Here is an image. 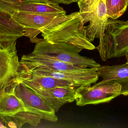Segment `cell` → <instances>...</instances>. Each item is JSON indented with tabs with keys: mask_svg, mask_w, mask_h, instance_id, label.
<instances>
[{
	"mask_svg": "<svg viewBox=\"0 0 128 128\" xmlns=\"http://www.w3.org/2000/svg\"><path fill=\"white\" fill-rule=\"evenodd\" d=\"M86 24L80 12L58 17L40 29L45 41L66 50L79 53L95 46L86 36Z\"/></svg>",
	"mask_w": 128,
	"mask_h": 128,
	"instance_id": "1",
	"label": "cell"
},
{
	"mask_svg": "<svg viewBox=\"0 0 128 128\" xmlns=\"http://www.w3.org/2000/svg\"><path fill=\"white\" fill-rule=\"evenodd\" d=\"M16 38H0V95L12 86L20 64Z\"/></svg>",
	"mask_w": 128,
	"mask_h": 128,
	"instance_id": "2",
	"label": "cell"
},
{
	"mask_svg": "<svg viewBox=\"0 0 128 128\" xmlns=\"http://www.w3.org/2000/svg\"><path fill=\"white\" fill-rule=\"evenodd\" d=\"M104 44L107 59L125 56L128 51V20L124 21L108 19Z\"/></svg>",
	"mask_w": 128,
	"mask_h": 128,
	"instance_id": "3",
	"label": "cell"
},
{
	"mask_svg": "<svg viewBox=\"0 0 128 128\" xmlns=\"http://www.w3.org/2000/svg\"><path fill=\"white\" fill-rule=\"evenodd\" d=\"M80 14L85 23L90 22L88 26H85L86 38L90 42L93 41L96 38L100 39V44L97 48L102 60L106 61L107 58L104 37L106 24L109 19L107 13L106 0H97L93 11Z\"/></svg>",
	"mask_w": 128,
	"mask_h": 128,
	"instance_id": "4",
	"label": "cell"
},
{
	"mask_svg": "<svg viewBox=\"0 0 128 128\" xmlns=\"http://www.w3.org/2000/svg\"><path fill=\"white\" fill-rule=\"evenodd\" d=\"M122 85L116 82L79 86L76 89V104L84 106L107 103L120 95Z\"/></svg>",
	"mask_w": 128,
	"mask_h": 128,
	"instance_id": "5",
	"label": "cell"
},
{
	"mask_svg": "<svg viewBox=\"0 0 128 128\" xmlns=\"http://www.w3.org/2000/svg\"><path fill=\"white\" fill-rule=\"evenodd\" d=\"M32 53L82 68H98L101 66L93 59L64 49L47 42L44 39L42 42L36 44Z\"/></svg>",
	"mask_w": 128,
	"mask_h": 128,
	"instance_id": "6",
	"label": "cell"
},
{
	"mask_svg": "<svg viewBox=\"0 0 128 128\" xmlns=\"http://www.w3.org/2000/svg\"><path fill=\"white\" fill-rule=\"evenodd\" d=\"M14 92L23 102L27 111L36 113L43 119L53 122L58 121L56 112L45 101L22 83L14 82Z\"/></svg>",
	"mask_w": 128,
	"mask_h": 128,
	"instance_id": "7",
	"label": "cell"
},
{
	"mask_svg": "<svg viewBox=\"0 0 128 128\" xmlns=\"http://www.w3.org/2000/svg\"><path fill=\"white\" fill-rule=\"evenodd\" d=\"M14 20L24 28V36L30 38L33 43H38L44 40L38 38L40 29L58 17L40 15L33 13L16 11L12 16Z\"/></svg>",
	"mask_w": 128,
	"mask_h": 128,
	"instance_id": "8",
	"label": "cell"
},
{
	"mask_svg": "<svg viewBox=\"0 0 128 128\" xmlns=\"http://www.w3.org/2000/svg\"><path fill=\"white\" fill-rule=\"evenodd\" d=\"M19 67L27 70L44 68L56 71L79 72L86 71L90 68H82L71 64L53 59L30 53L24 55L21 58Z\"/></svg>",
	"mask_w": 128,
	"mask_h": 128,
	"instance_id": "9",
	"label": "cell"
},
{
	"mask_svg": "<svg viewBox=\"0 0 128 128\" xmlns=\"http://www.w3.org/2000/svg\"><path fill=\"white\" fill-rule=\"evenodd\" d=\"M14 82L22 83L32 90H46L58 86L77 87L69 81L56 79L50 76L38 74L20 67H19L17 78Z\"/></svg>",
	"mask_w": 128,
	"mask_h": 128,
	"instance_id": "10",
	"label": "cell"
},
{
	"mask_svg": "<svg viewBox=\"0 0 128 128\" xmlns=\"http://www.w3.org/2000/svg\"><path fill=\"white\" fill-rule=\"evenodd\" d=\"M98 69V68H92L86 71L79 72H62L44 68L24 70L38 74L50 76L56 79L69 81L78 87L92 85L96 83L99 78Z\"/></svg>",
	"mask_w": 128,
	"mask_h": 128,
	"instance_id": "11",
	"label": "cell"
},
{
	"mask_svg": "<svg viewBox=\"0 0 128 128\" xmlns=\"http://www.w3.org/2000/svg\"><path fill=\"white\" fill-rule=\"evenodd\" d=\"M77 88L62 86L46 90H31L42 98L56 112L64 104L75 100Z\"/></svg>",
	"mask_w": 128,
	"mask_h": 128,
	"instance_id": "12",
	"label": "cell"
},
{
	"mask_svg": "<svg viewBox=\"0 0 128 128\" xmlns=\"http://www.w3.org/2000/svg\"><path fill=\"white\" fill-rule=\"evenodd\" d=\"M26 111L23 102L15 94L13 86L0 95V116H12Z\"/></svg>",
	"mask_w": 128,
	"mask_h": 128,
	"instance_id": "13",
	"label": "cell"
},
{
	"mask_svg": "<svg viewBox=\"0 0 128 128\" xmlns=\"http://www.w3.org/2000/svg\"><path fill=\"white\" fill-rule=\"evenodd\" d=\"M17 11L40 15L60 17L66 15V11L54 3H30L23 4L17 7Z\"/></svg>",
	"mask_w": 128,
	"mask_h": 128,
	"instance_id": "14",
	"label": "cell"
},
{
	"mask_svg": "<svg viewBox=\"0 0 128 128\" xmlns=\"http://www.w3.org/2000/svg\"><path fill=\"white\" fill-rule=\"evenodd\" d=\"M23 27L12 16L0 11V38H18L24 36Z\"/></svg>",
	"mask_w": 128,
	"mask_h": 128,
	"instance_id": "15",
	"label": "cell"
},
{
	"mask_svg": "<svg viewBox=\"0 0 128 128\" xmlns=\"http://www.w3.org/2000/svg\"><path fill=\"white\" fill-rule=\"evenodd\" d=\"M98 76L102 81L97 85H100L113 80H118L128 78V64L122 65L101 66L98 68Z\"/></svg>",
	"mask_w": 128,
	"mask_h": 128,
	"instance_id": "16",
	"label": "cell"
},
{
	"mask_svg": "<svg viewBox=\"0 0 128 128\" xmlns=\"http://www.w3.org/2000/svg\"><path fill=\"white\" fill-rule=\"evenodd\" d=\"M43 119L41 116L36 113L26 111L21 112L12 116H7L8 127L20 128L26 124L36 127Z\"/></svg>",
	"mask_w": 128,
	"mask_h": 128,
	"instance_id": "17",
	"label": "cell"
},
{
	"mask_svg": "<svg viewBox=\"0 0 128 128\" xmlns=\"http://www.w3.org/2000/svg\"><path fill=\"white\" fill-rule=\"evenodd\" d=\"M30 3L57 4L53 0H0V11L12 16L19 5Z\"/></svg>",
	"mask_w": 128,
	"mask_h": 128,
	"instance_id": "18",
	"label": "cell"
},
{
	"mask_svg": "<svg viewBox=\"0 0 128 128\" xmlns=\"http://www.w3.org/2000/svg\"><path fill=\"white\" fill-rule=\"evenodd\" d=\"M107 13L109 19L116 20L127 10L128 0H106Z\"/></svg>",
	"mask_w": 128,
	"mask_h": 128,
	"instance_id": "19",
	"label": "cell"
},
{
	"mask_svg": "<svg viewBox=\"0 0 128 128\" xmlns=\"http://www.w3.org/2000/svg\"><path fill=\"white\" fill-rule=\"evenodd\" d=\"M97 0H80L78 2L80 13L92 12L94 10Z\"/></svg>",
	"mask_w": 128,
	"mask_h": 128,
	"instance_id": "20",
	"label": "cell"
},
{
	"mask_svg": "<svg viewBox=\"0 0 128 128\" xmlns=\"http://www.w3.org/2000/svg\"><path fill=\"white\" fill-rule=\"evenodd\" d=\"M58 4H70L72 3L78 2L80 0H53Z\"/></svg>",
	"mask_w": 128,
	"mask_h": 128,
	"instance_id": "21",
	"label": "cell"
}]
</instances>
